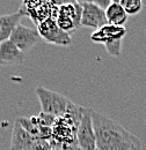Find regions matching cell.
Listing matches in <instances>:
<instances>
[{
	"label": "cell",
	"mask_w": 146,
	"mask_h": 150,
	"mask_svg": "<svg viewBox=\"0 0 146 150\" xmlns=\"http://www.w3.org/2000/svg\"><path fill=\"white\" fill-rule=\"evenodd\" d=\"M97 150H142V141L111 118L92 111Z\"/></svg>",
	"instance_id": "cell-1"
},
{
	"label": "cell",
	"mask_w": 146,
	"mask_h": 150,
	"mask_svg": "<svg viewBox=\"0 0 146 150\" xmlns=\"http://www.w3.org/2000/svg\"><path fill=\"white\" fill-rule=\"evenodd\" d=\"M36 95L41 104L42 113L52 115L55 118L65 117L73 106V103L69 98L42 86L36 88Z\"/></svg>",
	"instance_id": "cell-2"
},
{
	"label": "cell",
	"mask_w": 146,
	"mask_h": 150,
	"mask_svg": "<svg viewBox=\"0 0 146 150\" xmlns=\"http://www.w3.org/2000/svg\"><path fill=\"white\" fill-rule=\"evenodd\" d=\"M92 111V109L81 106V118L77 128V144L81 150H97Z\"/></svg>",
	"instance_id": "cell-3"
},
{
	"label": "cell",
	"mask_w": 146,
	"mask_h": 150,
	"mask_svg": "<svg viewBox=\"0 0 146 150\" xmlns=\"http://www.w3.org/2000/svg\"><path fill=\"white\" fill-rule=\"evenodd\" d=\"M37 30L39 33L41 39L45 40L49 44L57 46H70L72 44L71 35L62 30L54 18H49L45 21L37 24Z\"/></svg>",
	"instance_id": "cell-4"
},
{
	"label": "cell",
	"mask_w": 146,
	"mask_h": 150,
	"mask_svg": "<svg viewBox=\"0 0 146 150\" xmlns=\"http://www.w3.org/2000/svg\"><path fill=\"white\" fill-rule=\"evenodd\" d=\"M82 7L81 25L94 28L95 30L108 24L106 18V11L100 8L94 1H80Z\"/></svg>",
	"instance_id": "cell-5"
},
{
	"label": "cell",
	"mask_w": 146,
	"mask_h": 150,
	"mask_svg": "<svg viewBox=\"0 0 146 150\" xmlns=\"http://www.w3.org/2000/svg\"><path fill=\"white\" fill-rule=\"evenodd\" d=\"M9 40L18 46V49L21 52L26 53L29 50H31L41 40V36L37 29L19 24L16 29L14 30V33L12 34Z\"/></svg>",
	"instance_id": "cell-6"
},
{
	"label": "cell",
	"mask_w": 146,
	"mask_h": 150,
	"mask_svg": "<svg viewBox=\"0 0 146 150\" xmlns=\"http://www.w3.org/2000/svg\"><path fill=\"white\" fill-rule=\"evenodd\" d=\"M127 35V29L124 27H117L112 24H106L96 29L91 35L92 42L99 44H108L116 40H123V37Z\"/></svg>",
	"instance_id": "cell-7"
},
{
	"label": "cell",
	"mask_w": 146,
	"mask_h": 150,
	"mask_svg": "<svg viewBox=\"0 0 146 150\" xmlns=\"http://www.w3.org/2000/svg\"><path fill=\"white\" fill-rule=\"evenodd\" d=\"M36 143V137H34L27 129H24V127L20 124V121L15 119L9 150H28L33 148Z\"/></svg>",
	"instance_id": "cell-8"
},
{
	"label": "cell",
	"mask_w": 146,
	"mask_h": 150,
	"mask_svg": "<svg viewBox=\"0 0 146 150\" xmlns=\"http://www.w3.org/2000/svg\"><path fill=\"white\" fill-rule=\"evenodd\" d=\"M24 61V53L8 40L0 43V66H20Z\"/></svg>",
	"instance_id": "cell-9"
},
{
	"label": "cell",
	"mask_w": 146,
	"mask_h": 150,
	"mask_svg": "<svg viewBox=\"0 0 146 150\" xmlns=\"http://www.w3.org/2000/svg\"><path fill=\"white\" fill-rule=\"evenodd\" d=\"M24 15L18 11L12 14H6V15H0V43L8 40L14 30L16 29L20 21Z\"/></svg>",
	"instance_id": "cell-10"
},
{
	"label": "cell",
	"mask_w": 146,
	"mask_h": 150,
	"mask_svg": "<svg viewBox=\"0 0 146 150\" xmlns=\"http://www.w3.org/2000/svg\"><path fill=\"white\" fill-rule=\"evenodd\" d=\"M106 18L108 24L124 27L128 22L129 15L125 13L124 8L121 6L120 1H111L109 7L106 9Z\"/></svg>",
	"instance_id": "cell-11"
},
{
	"label": "cell",
	"mask_w": 146,
	"mask_h": 150,
	"mask_svg": "<svg viewBox=\"0 0 146 150\" xmlns=\"http://www.w3.org/2000/svg\"><path fill=\"white\" fill-rule=\"evenodd\" d=\"M58 14L63 15L67 19L72 20L75 28L81 27V16H82V7L79 1L63 4L58 7Z\"/></svg>",
	"instance_id": "cell-12"
},
{
	"label": "cell",
	"mask_w": 146,
	"mask_h": 150,
	"mask_svg": "<svg viewBox=\"0 0 146 150\" xmlns=\"http://www.w3.org/2000/svg\"><path fill=\"white\" fill-rule=\"evenodd\" d=\"M120 4L128 15H136L143 9L142 0H120Z\"/></svg>",
	"instance_id": "cell-13"
},
{
	"label": "cell",
	"mask_w": 146,
	"mask_h": 150,
	"mask_svg": "<svg viewBox=\"0 0 146 150\" xmlns=\"http://www.w3.org/2000/svg\"><path fill=\"white\" fill-rule=\"evenodd\" d=\"M106 51L112 57H120L121 54V49H122V40H116L111 42L104 45Z\"/></svg>",
	"instance_id": "cell-14"
}]
</instances>
